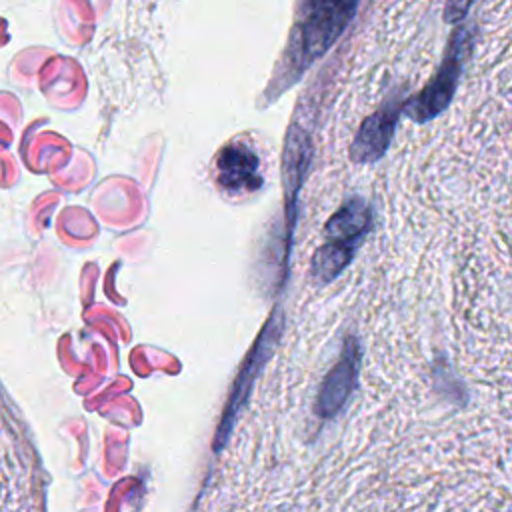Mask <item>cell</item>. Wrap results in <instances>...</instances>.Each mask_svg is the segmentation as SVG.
Returning a JSON list of instances; mask_svg holds the SVG:
<instances>
[{"label": "cell", "mask_w": 512, "mask_h": 512, "mask_svg": "<svg viewBox=\"0 0 512 512\" xmlns=\"http://www.w3.org/2000/svg\"><path fill=\"white\" fill-rule=\"evenodd\" d=\"M372 212L360 198H348L326 222V240L312 256V276L318 282L332 280L356 252Z\"/></svg>", "instance_id": "2"}, {"label": "cell", "mask_w": 512, "mask_h": 512, "mask_svg": "<svg viewBox=\"0 0 512 512\" xmlns=\"http://www.w3.org/2000/svg\"><path fill=\"white\" fill-rule=\"evenodd\" d=\"M358 8L356 2H306L280 66V88L298 78L340 36Z\"/></svg>", "instance_id": "1"}, {"label": "cell", "mask_w": 512, "mask_h": 512, "mask_svg": "<svg viewBox=\"0 0 512 512\" xmlns=\"http://www.w3.org/2000/svg\"><path fill=\"white\" fill-rule=\"evenodd\" d=\"M218 184L230 192L254 190L260 186L258 158L246 144H230L226 146L218 160Z\"/></svg>", "instance_id": "5"}, {"label": "cell", "mask_w": 512, "mask_h": 512, "mask_svg": "<svg viewBox=\"0 0 512 512\" xmlns=\"http://www.w3.org/2000/svg\"><path fill=\"white\" fill-rule=\"evenodd\" d=\"M402 108V100L398 96H392L388 102H384L376 112L368 114L360 130L354 138V144L350 148V158L356 162H370L380 158L392 140V130L398 120Z\"/></svg>", "instance_id": "4"}, {"label": "cell", "mask_w": 512, "mask_h": 512, "mask_svg": "<svg viewBox=\"0 0 512 512\" xmlns=\"http://www.w3.org/2000/svg\"><path fill=\"white\" fill-rule=\"evenodd\" d=\"M358 360H360V348L358 340L350 334L342 338V350L336 356L334 364L328 368L322 384L318 386L316 400H314V412L320 418L334 416L350 396V392L356 386L358 378Z\"/></svg>", "instance_id": "3"}]
</instances>
